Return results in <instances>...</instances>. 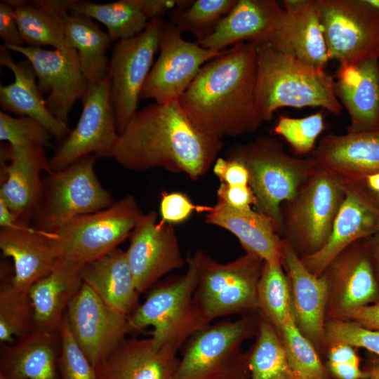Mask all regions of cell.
<instances>
[{
	"label": "cell",
	"instance_id": "obj_52",
	"mask_svg": "<svg viewBox=\"0 0 379 379\" xmlns=\"http://www.w3.org/2000/svg\"><path fill=\"white\" fill-rule=\"evenodd\" d=\"M328 373L335 379H367L368 373L360 366L349 363L327 362Z\"/></svg>",
	"mask_w": 379,
	"mask_h": 379
},
{
	"label": "cell",
	"instance_id": "obj_18",
	"mask_svg": "<svg viewBox=\"0 0 379 379\" xmlns=\"http://www.w3.org/2000/svg\"><path fill=\"white\" fill-rule=\"evenodd\" d=\"M126 254L139 294L185 264L173 225L158 220L154 211L144 214L135 227Z\"/></svg>",
	"mask_w": 379,
	"mask_h": 379
},
{
	"label": "cell",
	"instance_id": "obj_45",
	"mask_svg": "<svg viewBox=\"0 0 379 379\" xmlns=\"http://www.w3.org/2000/svg\"><path fill=\"white\" fill-rule=\"evenodd\" d=\"M206 206L195 205L185 194L165 192L161 194L159 211L163 221L173 225L185 222L192 213L206 212Z\"/></svg>",
	"mask_w": 379,
	"mask_h": 379
},
{
	"label": "cell",
	"instance_id": "obj_46",
	"mask_svg": "<svg viewBox=\"0 0 379 379\" xmlns=\"http://www.w3.org/2000/svg\"><path fill=\"white\" fill-rule=\"evenodd\" d=\"M213 171L221 183L230 186L248 185V171L236 159L217 158L213 165Z\"/></svg>",
	"mask_w": 379,
	"mask_h": 379
},
{
	"label": "cell",
	"instance_id": "obj_8",
	"mask_svg": "<svg viewBox=\"0 0 379 379\" xmlns=\"http://www.w3.org/2000/svg\"><path fill=\"white\" fill-rule=\"evenodd\" d=\"M258 318L206 325L188 339L175 379H248L247 355L241 345L256 331Z\"/></svg>",
	"mask_w": 379,
	"mask_h": 379
},
{
	"label": "cell",
	"instance_id": "obj_49",
	"mask_svg": "<svg viewBox=\"0 0 379 379\" xmlns=\"http://www.w3.org/2000/svg\"><path fill=\"white\" fill-rule=\"evenodd\" d=\"M338 319L348 320L364 328L379 331V303L352 310Z\"/></svg>",
	"mask_w": 379,
	"mask_h": 379
},
{
	"label": "cell",
	"instance_id": "obj_33",
	"mask_svg": "<svg viewBox=\"0 0 379 379\" xmlns=\"http://www.w3.org/2000/svg\"><path fill=\"white\" fill-rule=\"evenodd\" d=\"M66 43L78 53L81 71L89 86L108 77L109 59L107 50L112 42L93 20L77 13H67L62 17Z\"/></svg>",
	"mask_w": 379,
	"mask_h": 379
},
{
	"label": "cell",
	"instance_id": "obj_17",
	"mask_svg": "<svg viewBox=\"0 0 379 379\" xmlns=\"http://www.w3.org/2000/svg\"><path fill=\"white\" fill-rule=\"evenodd\" d=\"M322 274L328 286L326 321L341 319L352 310L379 303V281L366 238L346 248Z\"/></svg>",
	"mask_w": 379,
	"mask_h": 379
},
{
	"label": "cell",
	"instance_id": "obj_29",
	"mask_svg": "<svg viewBox=\"0 0 379 379\" xmlns=\"http://www.w3.org/2000/svg\"><path fill=\"white\" fill-rule=\"evenodd\" d=\"M84 264L59 258L52 270L29 291L35 328L58 331L65 311L83 284Z\"/></svg>",
	"mask_w": 379,
	"mask_h": 379
},
{
	"label": "cell",
	"instance_id": "obj_12",
	"mask_svg": "<svg viewBox=\"0 0 379 379\" xmlns=\"http://www.w3.org/2000/svg\"><path fill=\"white\" fill-rule=\"evenodd\" d=\"M329 60L353 65L379 54V11L364 0H317Z\"/></svg>",
	"mask_w": 379,
	"mask_h": 379
},
{
	"label": "cell",
	"instance_id": "obj_11",
	"mask_svg": "<svg viewBox=\"0 0 379 379\" xmlns=\"http://www.w3.org/2000/svg\"><path fill=\"white\" fill-rule=\"evenodd\" d=\"M166 23L161 18L152 20L142 32L117 41L112 48L108 78L119 135L138 111L140 93L159 49Z\"/></svg>",
	"mask_w": 379,
	"mask_h": 379
},
{
	"label": "cell",
	"instance_id": "obj_48",
	"mask_svg": "<svg viewBox=\"0 0 379 379\" xmlns=\"http://www.w3.org/2000/svg\"><path fill=\"white\" fill-rule=\"evenodd\" d=\"M0 37L4 46H23L16 20L14 8L6 0L0 1Z\"/></svg>",
	"mask_w": 379,
	"mask_h": 379
},
{
	"label": "cell",
	"instance_id": "obj_56",
	"mask_svg": "<svg viewBox=\"0 0 379 379\" xmlns=\"http://www.w3.org/2000/svg\"><path fill=\"white\" fill-rule=\"evenodd\" d=\"M365 371L368 373L367 379H379V357L371 359Z\"/></svg>",
	"mask_w": 379,
	"mask_h": 379
},
{
	"label": "cell",
	"instance_id": "obj_21",
	"mask_svg": "<svg viewBox=\"0 0 379 379\" xmlns=\"http://www.w3.org/2000/svg\"><path fill=\"white\" fill-rule=\"evenodd\" d=\"M283 14L268 42L276 49L324 69L329 60L317 0H284Z\"/></svg>",
	"mask_w": 379,
	"mask_h": 379
},
{
	"label": "cell",
	"instance_id": "obj_23",
	"mask_svg": "<svg viewBox=\"0 0 379 379\" xmlns=\"http://www.w3.org/2000/svg\"><path fill=\"white\" fill-rule=\"evenodd\" d=\"M282 240V265L287 270L290 281L294 320L314 346H321L325 344L327 280L323 274L317 277L312 274L293 247L286 240Z\"/></svg>",
	"mask_w": 379,
	"mask_h": 379
},
{
	"label": "cell",
	"instance_id": "obj_26",
	"mask_svg": "<svg viewBox=\"0 0 379 379\" xmlns=\"http://www.w3.org/2000/svg\"><path fill=\"white\" fill-rule=\"evenodd\" d=\"M284 9L273 0H237L207 38L196 41L201 46L222 51L241 42L268 43Z\"/></svg>",
	"mask_w": 379,
	"mask_h": 379
},
{
	"label": "cell",
	"instance_id": "obj_13",
	"mask_svg": "<svg viewBox=\"0 0 379 379\" xmlns=\"http://www.w3.org/2000/svg\"><path fill=\"white\" fill-rule=\"evenodd\" d=\"M109 87L108 77L89 86L76 126L49 159L51 172L62 170L87 155L112 157L119 134Z\"/></svg>",
	"mask_w": 379,
	"mask_h": 379
},
{
	"label": "cell",
	"instance_id": "obj_1",
	"mask_svg": "<svg viewBox=\"0 0 379 379\" xmlns=\"http://www.w3.org/2000/svg\"><path fill=\"white\" fill-rule=\"evenodd\" d=\"M223 147L221 139L202 131L178 100L138 110L119 135L112 158L126 169L162 168L197 180Z\"/></svg>",
	"mask_w": 379,
	"mask_h": 379
},
{
	"label": "cell",
	"instance_id": "obj_22",
	"mask_svg": "<svg viewBox=\"0 0 379 379\" xmlns=\"http://www.w3.org/2000/svg\"><path fill=\"white\" fill-rule=\"evenodd\" d=\"M182 345L167 342L157 346L152 338L124 339L98 366V379H175Z\"/></svg>",
	"mask_w": 379,
	"mask_h": 379
},
{
	"label": "cell",
	"instance_id": "obj_36",
	"mask_svg": "<svg viewBox=\"0 0 379 379\" xmlns=\"http://www.w3.org/2000/svg\"><path fill=\"white\" fill-rule=\"evenodd\" d=\"M257 331L255 343L246 354L248 379H290L292 371L279 333L261 314Z\"/></svg>",
	"mask_w": 379,
	"mask_h": 379
},
{
	"label": "cell",
	"instance_id": "obj_39",
	"mask_svg": "<svg viewBox=\"0 0 379 379\" xmlns=\"http://www.w3.org/2000/svg\"><path fill=\"white\" fill-rule=\"evenodd\" d=\"M35 329L34 313L29 292L9 284L0 291V341L13 343Z\"/></svg>",
	"mask_w": 379,
	"mask_h": 379
},
{
	"label": "cell",
	"instance_id": "obj_27",
	"mask_svg": "<svg viewBox=\"0 0 379 379\" xmlns=\"http://www.w3.org/2000/svg\"><path fill=\"white\" fill-rule=\"evenodd\" d=\"M205 222L234 234L246 253L254 254L265 262H282L283 240L272 221L251 208L239 209L218 199L206 206Z\"/></svg>",
	"mask_w": 379,
	"mask_h": 379
},
{
	"label": "cell",
	"instance_id": "obj_59",
	"mask_svg": "<svg viewBox=\"0 0 379 379\" xmlns=\"http://www.w3.org/2000/svg\"><path fill=\"white\" fill-rule=\"evenodd\" d=\"M377 203L379 204V194L375 198Z\"/></svg>",
	"mask_w": 379,
	"mask_h": 379
},
{
	"label": "cell",
	"instance_id": "obj_30",
	"mask_svg": "<svg viewBox=\"0 0 379 379\" xmlns=\"http://www.w3.org/2000/svg\"><path fill=\"white\" fill-rule=\"evenodd\" d=\"M0 50L1 65L9 69L14 76L13 82L0 86L1 110L31 117L43 125L58 141L62 140L71 130L47 108L29 61L16 62L3 45Z\"/></svg>",
	"mask_w": 379,
	"mask_h": 379
},
{
	"label": "cell",
	"instance_id": "obj_54",
	"mask_svg": "<svg viewBox=\"0 0 379 379\" xmlns=\"http://www.w3.org/2000/svg\"><path fill=\"white\" fill-rule=\"evenodd\" d=\"M16 215L11 211L7 204L0 199V226L1 228L9 227L19 223Z\"/></svg>",
	"mask_w": 379,
	"mask_h": 379
},
{
	"label": "cell",
	"instance_id": "obj_7",
	"mask_svg": "<svg viewBox=\"0 0 379 379\" xmlns=\"http://www.w3.org/2000/svg\"><path fill=\"white\" fill-rule=\"evenodd\" d=\"M96 159L94 155L85 156L42 178L32 219L34 229L51 232L78 216L103 210L114 203L96 175Z\"/></svg>",
	"mask_w": 379,
	"mask_h": 379
},
{
	"label": "cell",
	"instance_id": "obj_57",
	"mask_svg": "<svg viewBox=\"0 0 379 379\" xmlns=\"http://www.w3.org/2000/svg\"><path fill=\"white\" fill-rule=\"evenodd\" d=\"M290 379H321V378L314 377V376L300 375H296L292 373V375Z\"/></svg>",
	"mask_w": 379,
	"mask_h": 379
},
{
	"label": "cell",
	"instance_id": "obj_51",
	"mask_svg": "<svg viewBox=\"0 0 379 379\" xmlns=\"http://www.w3.org/2000/svg\"><path fill=\"white\" fill-rule=\"evenodd\" d=\"M328 361L332 363H349L360 366L361 359L354 347L343 343H336L328 345Z\"/></svg>",
	"mask_w": 379,
	"mask_h": 379
},
{
	"label": "cell",
	"instance_id": "obj_32",
	"mask_svg": "<svg viewBox=\"0 0 379 379\" xmlns=\"http://www.w3.org/2000/svg\"><path fill=\"white\" fill-rule=\"evenodd\" d=\"M82 280L104 302L117 312L129 317L137 307L139 293L126 251L116 248L84 263Z\"/></svg>",
	"mask_w": 379,
	"mask_h": 379
},
{
	"label": "cell",
	"instance_id": "obj_47",
	"mask_svg": "<svg viewBox=\"0 0 379 379\" xmlns=\"http://www.w3.org/2000/svg\"><path fill=\"white\" fill-rule=\"evenodd\" d=\"M218 199L239 209H249L256 205V199L249 185L230 186L220 184L217 190Z\"/></svg>",
	"mask_w": 379,
	"mask_h": 379
},
{
	"label": "cell",
	"instance_id": "obj_15",
	"mask_svg": "<svg viewBox=\"0 0 379 379\" xmlns=\"http://www.w3.org/2000/svg\"><path fill=\"white\" fill-rule=\"evenodd\" d=\"M65 317L74 339L95 368L131 331L128 316L109 307L84 283L69 304Z\"/></svg>",
	"mask_w": 379,
	"mask_h": 379
},
{
	"label": "cell",
	"instance_id": "obj_20",
	"mask_svg": "<svg viewBox=\"0 0 379 379\" xmlns=\"http://www.w3.org/2000/svg\"><path fill=\"white\" fill-rule=\"evenodd\" d=\"M1 161L0 199L16 215L20 222L29 225L39 197L41 172H51L49 159L40 145L1 147Z\"/></svg>",
	"mask_w": 379,
	"mask_h": 379
},
{
	"label": "cell",
	"instance_id": "obj_40",
	"mask_svg": "<svg viewBox=\"0 0 379 379\" xmlns=\"http://www.w3.org/2000/svg\"><path fill=\"white\" fill-rule=\"evenodd\" d=\"M277 331L293 373L328 379L329 373L315 347L298 328L293 314Z\"/></svg>",
	"mask_w": 379,
	"mask_h": 379
},
{
	"label": "cell",
	"instance_id": "obj_2",
	"mask_svg": "<svg viewBox=\"0 0 379 379\" xmlns=\"http://www.w3.org/2000/svg\"><path fill=\"white\" fill-rule=\"evenodd\" d=\"M257 74L256 44L239 43L204 64L178 101L211 136L253 133L260 126L254 112Z\"/></svg>",
	"mask_w": 379,
	"mask_h": 379
},
{
	"label": "cell",
	"instance_id": "obj_19",
	"mask_svg": "<svg viewBox=\"0 0 379 379\" xmlns=\"http://www.w3.org/2000/svg\"><path fill=\"white\" fill-rule=\"evenodd\" d=\"M345 184V198L328 239L314 253L300 258L306 268L317 277L350 245L379 230V204L360 182Z\"/></svg>",
	"mask_w": 379,
	"mask_h": 379
},
{
	"label": "cell",
	"instance_id": "obj_35",
	"mask_svg": "<svg viewBox=\"0 0 379 379\" xmlns=\"http://www.w3.org/2000/svg\"><path fill=\"white\" fill-rule=\"evenodd\" d=\"M6 1L14 8L15 20L27 46H51L62 52L73 49L68 47L63 29L62 17L67 13L56 14L27 1Z\"/></svg>",
	"mask_w": 379,
	"mask_h": 379
},
{
	"label": "cell",
	"instance_id": "obj_3",
	"mask_svg": "<svg viewBox=\"0 0 379 379\" xmlns=\"http://www.w3.org/2000/svg\"><path fill=\"white\" fill-rule=\"evenodd\" d=\"M258 74L254 112L261 124L283 107H321L338 115L342 105L332 75L287 55L268 43L256 44Z\"/></svg>",
	"mask_w": 379,
	"mask_h": 379
},
{
	"label": "cell",
	"instance_id": "obj_14",
	"mask_svg": "<svg viewBox=\"0 0 379 379\" xmlns=\"http://www.w3.org/2000/svg\"><path fill=\"white\" fill-rule=\"evenodd\" d=\"M159 55L142 87L140 99L157 103L178 100L202 66L224 51L206 48L184 39L182 33L166 23L159 44Z\"/></svg>",
	"mask_w": 379,
	"mask_h": 379
},
{
	"label": "cell",
	"instance_id": "obj_25",
	"mask_svg": "<svg viewBox=\"0 0 379 379\" xmlns=\"http://www.w3.org/2000/svg\"><path fill=\"white\" fill-rule=\"evenodd\" d=\"M319 168L344 182H358L379 173V132L323 137L310 157Z\"/></svg>",
	"mask_w": 379,
	"mask_h": 379
},
{
	"label": "cell",
	"instance_id": "obj_5",
	"mask_svg": "<svg viewBox=\"0 0 379 379\" xmlns=\"http://www.w3.org/2000/svg\"><path fill=\"white\" fill-rule=\"evenodd\" d=\"M198 272L195 310L205 326L216 318L258 310L257 289L265 261L245 255L220 263L202 251L192 255Z\"/></svg>",
	"mask_w": 379,
	"mask_h": 379
},
{
	"label": "cell",
	"instance_id": "obj_55",
	"mask_svg": "<svg viewBox=\"0 0 379 379\" xmlns=\"http://www.w3.org/2000/svg\"><path fill=\"white\" fill-rule=\"evenodd\" d=\"M358 182H360L374 199L379 194V173L369 175Z\"/></svg>",
	"mask_w": 379,
	"mask_h": 379
},
{
	"label": "cell",
	"instance_id": "obj_28",
	"mask_svg": "<svg viewBox=\"0 0 379 379\" xmlns=\"http://www.w3.org/2000/svg\"><path fill=\"white\" fill-rule=\"evenodd\" d=\"M0 248L13 260L12 284L27 292L59 258L46 234L23 222L0 229Z\"/></svg>",
	"mask_w": 379,
	"mask_h": 379
},
{
	"label": "cell",
	"instance_id": "obj_34",
	"mask_svg": "<svg viewBox=\"0 0 379 379\" xmlns=\"http://www.w3.org/2000/svg\"><path fill=\"white\" fill-rule=\"evenodd\" d=\"M69 13L102 23L107 28L112 41L135 36L142 32L149 22L142 11L140 0H119L104 4L73 0Z\"/></svg>",
	"mask_w": 379,
	"mask_h": 379
},
{
	"label": "cell",
	"instance_id": "obj_41",
	"mask_svg": "<svg viewBox=\"0 0 379 379\" xmlns=\"http://www.w3.org/2000/svg\"><path fill=\"white\" fill-rule=\"evenodd\" d=\"M324 128V115L318 112L303 118L281 115L274 132L283 137L296 153L305 154L314 150L316 140Z\"/></svg>",
	"mask_w": 379,
	"mask_h": 379
},
{
	"label": "cell",
	"instance_id": "obj_4",
	"mask_svg": "<svg viewBox=\"0 0 379 379\" xmlns=\"http://www.w3.org/2000/svg\"><path fill=\"white\" fill-rule=\"evenodd\" d=\"M227 158L236 159L246 167L257 211L268 217L280 234L281 205L293 199L317 170L314 160L288 155L279 142L270 137L234 145L229 149Z\"/></svg>",
	"mask_w": 379,
	"mask_h": 379
},
{
	"label": "cell",
	"instance_id": "obj_31",
	"mask_svg": "<svg viewBox=\"0 0 379 379\" xmlns=\"http://www.w3.org/2000/svg\"><path fill=\"white\" fill-rule=\"evenodd\" d=\"M58 331L35 328L1 350L0 375L6 379H59Z\"/></svg>",
	"mask_w": 379,
	"mask_h": 379
},
{
	"label": "cell",
	"instance_id": "obj_9",
	"mask_svg": "<svg viewBox=\"0 0 379 379\" xmlns=\"http://www.w3.org/2000/svg\"><path fill=\"white\" fill-rule=\"evenodd\" d=\"M143 215L130 194L107 208L78 216L44 233L58 258L86 263L118 248L130 237Z\"/></svg>",
	"mask_w": 379,
	"mask_h": 379
},
{
	"label": "cell",
	"instance_id": "obj_16",
	"mask_svg": "<svg viewBox=\"0 0 379 379\" xmlns=\"http://www.w3.org/2000/svg\"><path fill=\"white\" fill-rule=\"evenodd\" d=\"M4 46V45H3ZM22 55L30 63L41 94L51 114L67 124L74 103L86 95L89 84L84 77L75 49L62 52L29 46H4Z\"/></svg>",
	"mask_w": 379,
	"mask_h": 379
},
{
	"label": "cell",
	"instance_id": "obj_53",
	"mask_svg": "<svg viewBox=\"0 0 379 379\" xmlns=\"http://www.w3.org/2000/svg\"><path fill=\"white\" fill-rule=\"evenodd\" d=\"M370 255L379 281V230L366 238Z\"/></svg>",
	"mask_w": 379,
	"mask_h": 379
},
{
	"label": "cell",
	"instance_id": "obj_60",
	"mask_svg": "<svg viewBox=\"0 0 379 379\" xmlns=\"http://www.w3.org/2000/svg\"><path fill=\"white\" fill-rule=\"evenodd\" d=\"M0 379H6V378H4L2 375H0Z\"/></svg>",
	"mask_w": 379,
	"mask_h": 379
},
{
	"label": "cell",
	"instance_id": "obj_44",
	"mask_svg": "<svg viewBox=\"0 0 379 379\" xmlns=\"http://www.w3.org/2000/svg\"><path fill=\"white\" fill-rule=\"evenodd\" d=\"M343 343L364 348L379 357V331L361 326L352 321L329 319L325 324V345Z\"/></svg>",
	"mask_w": 379,
	"mask_h": 379
},
{
	"label": "cell",
	"instance_id": "obj_58",
	"mask_svg": "<svg viewBox=\"0 0 379 379\" xmlns=\"http://www.w3.org/2000/svg\"><path fill=\"white\" fill-rule=\"evenodd\" d=\"M365 2L379 11V0H364Z\"/></svg>",
	"mask_w": 379,
	"mask_h": 379
},
{
	"label": "cell",
	"instance_id": "obj_38",
	"mask_svg": "<svg viewBox=\"0 0 379 379\" xmlns=\"http://www.w3.org/2000/svg\"><path fill=\"white\" fill-rule=\"evenodd\" d=\"M237 0H196L186 8L177 7L169 12L170 24L180 32H188L200 41L209 36L220 20Z\"/></svg>",
	"mask_w": 379,
	"mask_h": 379
},
{
	"label": "cell",
	"instance_id": "obj_10",
	"mask_svg": "<svg viewBox=\"0 0 379 379\" xmlns=\"http://www.w3.org/2000/svg\"><path fill=\"white\" fill-rule=\"evenodd\" d=\"M187 263L183 275L154 288L128 317L131 330L153 328L151 338L157 346L167 342L182 345L205 326L194 305L198 272L192 255Z\"/></svg>",
	"mask_w": 379,
	"mask_h": 379
},
{
	"label": "cell",
	"instance_id": "obj_37",
	"mask_svg": "<svg viewBox=\"0 0 379 379\" xmlns=\"http://www.w3.org/2000/svg\"><path fill=\"white\" fill-rule=\"evenodd\" d=\"M258 310L278 330L293 314L291 286L282 262H265L258 281Z\"/></svg>",
	"mask_w": 379,
	"mask_h": 379
},
{
	"label": "cell",
	"instance_id": "obj_6",
	"mask_svg": "<svg viewBox=\"0 0 379 379\" xmlns=\"http://www.w3.org/2000/svg\"><path fill=\"white\" fill-rule=\"evenodd\" d=\"M345 195V182L317 167L295 197L281 205V234L300 258L326 244Z\"/></svg>",
	"mask_w": 379,
	"mask_h": 379
},
{
	"label": "cell",
	"instance_id": "obj_61",
	"mask_svg": "<svg viewBox=\"0 0 379 379\" xmlns=\"http://www.w3.org/2000/svg\"><path fill=\"white\" fill-rule=\"evenodd\" d=\"M378 58H379V54H378Z\"/></svg>",
	"mask_w": 379,
	"mask_h": 379
},
{
	"label": "cell",
	"instance_id": "obj_42",
	"mask_svg": "<svg viewBox=\"0 0 379 379\" xmlns=\"http://www.w3.org/2000/svg\"><path fill=\"white\" fill-rule=\"evenodd\" d=\"M59 333L58 369L61 379H98L95 368L74 339L65 316Z\"/></svg>",
	"mask_w": 379,
	"mask_h": 379
},
{
	"label": "cell",
	"instance_id": "obj_24",
	"mask_svg": "<svg viewBox=\"0 0 379 379\" xmlns=\"http://www.w3.org/2000/svg\"><path fill=\"white\" fill-rule=\"evenodd\" d=\"M334 90L349 113V133L379 132V58L340 65Z\"/></svg>",
	"mask_w": 379,
	"mask_h": 379
},
{
	"label": "cell",
	"instance_id": "obj_43",
	"mask_svg": "<svg viewBox=\"0 0 379 379\" xmlns=\"http://www.w3.org/2000/svg\"><path fill=\"white\" fill-rule=\"evenodd\" d=\"M53 137L36 120L26 116L12 117L0 111V140L12 146L40 145L50 147Z\"/></svg>",
	"mask_w": 379,
	"mask_h": 379
},
{
	"label": "cell",
	"instance_id": "obj_50",
	"mask_svg": "<svg viewBox=\"0 0 379 379\" xmlns=\"http://www.w3.org/2000/svg\"><path fill=\"white\" fill-rule=\"evenodd\" d=\"M193 1L140 0L141 8L149 21L161 18L166 12L177 7H188Z\"/></svg>",
	"mask_w": 379,
	"mask_h": 379
}]
</instances>
